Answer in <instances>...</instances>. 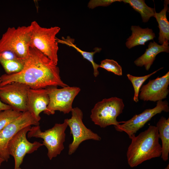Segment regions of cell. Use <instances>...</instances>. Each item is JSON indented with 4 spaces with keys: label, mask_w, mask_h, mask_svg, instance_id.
<instances>
[{
    "label": "cell",
    "mask_w": 169,
    "mask_h": 169,
    "mask_svg": "<svg viewBox=\"0 0 169 169\" xmlns=\"http://www.w3.org/2000/svg\"><path fill=\"white\" fill-rule=\"evenodd\" d=\"M100 67L118 75L120 76L122 74V67L116 61L113 59H105L102 60L100 64Z\"/></svg>",
    "instance_id": "cell-24"
},
{
    "label": "cell",
    "mask_w": 169,
    "mask_h": 169,
    "mask_svg": "<svg viewBox=\"0 0 169 169\" xmlns=\"http://www.w3.org/2000/svg\"><path fill=\"white\" fill-rule=\"evenodd\" d=\"M49 100L46 89L29 90L26 102L27 110L36 121L39 122L40 114L47 110Z\"/></svg>",
    "instance_id": "cell-14"
},
{
    "label": "cell",
    "mask_w": 169,
    "mask_h": 169,
    "mask_svg": "<svg viewBox=\"0 0 169 169\" xmlns=\"http://www.w3.org/2000/svg\"><path fill=\"white\" fill-rule=\"evenodd\" d=\"M31 127V125L28 126L19 131L8 143V152L14 159V169L20 167L26 154L33 153L43 145L38 141L32 143L28 141L26 135Z\"/></svg>",
    "instance_id": "cell-9"
},
{
    "label": "cell",
    "mask_w": 169,
    "mask_h": 169,
    "mask_svg": "<svg viewBox=\"0 0 169 169\" xmlns=\"http://www.w3.org/2000/svg\"><path fill=\"white\" fill-rule=\"evenodd\" d=\"M165 169H169V165H168L165 168Z\"/></svg>",
    "instance_id": "cell-29"
},
{
    "label": "cell",
    "mask_w": 169,
    "mask_h": 169,
    "mask_svg": "<svg viewBox=\"0 0 169 169\" xmlns=\"http://www.w3.org/2000/svg\"><path fill=\"white\" fill-rule=\"evenodd\" d=\"M126 156L128 163L134 167L152 158L159 157L162 153L159 143V135L156 126L150 125L138 136H132Z\"/></svg>",
    "instance_id": "cell-2"
},
{
    "label": "cell",
    "mask_w": 169,
    "mask_h": 169,
    "mask_svg": "<svg viewBox=\"0 0 169 169\" xmlns=\"http://www.w3.org/2000/svg\"><path fill=\"white\" fill-rule=\"evenodd\" d=\"M71 112V118L65 119L70 128V134L73 139L69 146V155L74 153L79 145L84 141L90 139L100 141L101 139L97 134L87 128L84 124L82 120L83 112L79 108H73Z\"/></svg>",
    "instance_id": "cell-8"
},
{
    "label": "cell",
    "mask_w": 169,
    "mask_h": 169,
    "mask_svg": "<svg viewBox=\"0 0 169 169\" xmlns=\"http://www.w3.org/2000/svg\"><path fill=\"white\" fill-rule=\"evenodd\" d=\"M28 111L22 112L21 115L0 131V155L8 161L10 158L8 146L12 137L19 131L29 125H39Z\"/></svg>",
    "instance_id": "cell-12"
},
{
    "label": "cell",
    "mask_w": 169,
    "mask_h": 169,
    "mask_svg": "<svg viewBox=\"0 0 169 169\" xmlns=\"http://www.w3.org/2000/svg\"><path fill=\"white\" fill-rule=\"evenodd\" d=\"M121 1L120 0H91L89 2L88 7L89 8L93 9L99 6L106 7L113 3Z\"/></svg>",
    "instance_id": "cell-25"
},
{
    "label": "cell",
    "mask_w": 169,
    "mask_h": 169,
    "mask_svg": "<svg viewBox=\"0 0 169 169\" xmlns=\"http://www.w3.org/2000/svg\"><path fill=\"white\" fill-rule=\"evenodd\" d=\"M0 63L8 74L18 73L23 67V59L9 60L0 59Z\"/></svg>",
    "instance_id": "cell-22"
},
{
    "label": "cell",
    "mask_w": 169,
    "mask_h": 169,
    "mask_svg": "<svg viewBox=\"0 0 169 169\" xmlns=\"http://www.w3.org/2000/svg\"><path fill=\"white\" fill-rule=\"evenodd\" d=\"M30 88L28 85L18 82L0 86V100L14 110L21 112L27 111L26 102Z\"/></svg>",
    "instance_id": "cell-10"
},
{
    "label": "cell",
    "mask_w": 169,
    "mask_h": 169,
    "mask_svg": "<svg viewBox=\"0 0 169 169\" xmlns=\"http://www.w3.org/2000/svg\"><path fill=\"white\" fill-rule=\"evenodd\" d=\"M169 44L168 42H166L159 45L154 41L150 42L144 53L134 61V64L137 66H144L146 69L148 70L158 54L169 52Z\"/></svg>",
    "instance_id": "cell-15"
},
{
    "label": "cell",
    "mask_w": 169,
    "mask_h": 169,
    "mask_svg": "<svg viewBox=\"0 0 169 169\" xmlns=\"http://www.w3.org/2000/svg\"><path fill=\"white\" fill-rule=\"evenodd\" d=\"M17 169H21L20 167H19V168H17Z\"/></svg>",
    "instance_id": "cell-30"
},
{
    "label": "cell",
    "mask_w": 169,
    "mask_h": 169,
    "mask_svg": "<svg viewBox=\"0 0 169 169\" xmlns=\"http://www.w3.org/2000/svg\"><path fill=\"white\" fill-rule=\"evenodd\" d=\"M65 120L62 124L56 123L52 128L42 131L39 125L31 127L27 133L28 137H35L43 139V145L48 150L47 155L51 160L59 155L64 148L65 131L68 126Z\"/></svg>",
    "instance_id": "cell-5"
},
{
    "label": "cell",
    "mask_w": 169,
    "mask_h": 169,
    "mask_svg": "<svg viewBox=\"0 0 169 169\" xmlns=\"http://www.w3.org/2000/svg\"><path fill=\"white\" fill-rule=\"evenodd\" d=\"M51 86L45 88L49 98L47 110L44 113L48 115H53L55 111L68 114L71 112L73 101L80 91L78 87L69 86L62 88Z\"/></svg>",
    "instance_id": "cell-7"
},
{
    "label": "cell",
    "mask_w": 169,
    "mask_h": 169,
    "mask_svg": "<svg viewBox=\"0 0 169 169\" xmlns=\"http://www.w3.org/2000/svg\"><path fill=\"white\" fill-rule=\"evenodd\" d=\"M125 3H128L141 15L142 22L146 23L151 17H154L156 12L155 8L148 6L144 0H122Z\"/></svg>",
    "instance_id": "cell-20"
},
{
    "label": "cell",
    "mask_w": 169,
    "mask_h": 169,
    "mask_svg": "<svg viewBox=\"0 0 169 169\" xmlns=\"http://www.w3.org/2000/svg\"><path fill=\"white\" fill-rule=\"evenodd\" d=\"M159 138L162 141L161 157L164 161L168 159L169 153V118L162 116L156 124Z\"/></svg>",
    "instance_id": "cell-18"
},
{
    "label": "cell",
    "mask_w": 169,
    "mask_h": 169,
    "mask_svg": "<svg viewBox=\"0 0 169 169\" xmlns=\"http://www.w3.org/2000/svg\"><path fill=\"white\" fill-rule=\"evenodd\" d=\"M169 72L161 77L150 80L143 85L140 91L139 98L144 101L156 102L166 98L169 92Z\"/></svg>",
    "instance_id": "cell-13"
},
{
    "label": "cell",
    "mask_w": 169,
    "mask_h": 169,
    "mask_svg": "<svg viewBox=\"0 0 169 169\" xmlns=\"http://www.w3.org/2000/svg\"><path fill=\"white\" fill-rule=\"evenodd\" d=\"M1 82L0 76V83ZM11 109L9 105H7L3 102L0 100V111Z\"/></svg>",
    "instance_id": "cell-27"
},
{
    "label": "cell",
    "mask_w": 169,
    "mask_h": 169,
    "mask_svg": "<svg viewBox=\"0 0 169 169\" xmlns=\"http://www.w3.org/2000/svg\"><path fill=\"white\" fill-rule=\"evenodd\" d=\"M58 43L66 45L69 47L74 48L79 53L83 56L84 59H85L90 62L93 66L94 70V75L96 77L99 74V72L98 68L100 67V64L96 63L94 60V56L97 53L100 52L101 50V48L95 47L94 49L93 52H88L83 51L78 47L74 44V40L71 38L69 36H67L66 38L62 37L61 39L57 38Z\"/></svg>",
    "instance_id": "cell-19"
},
{
    "label": "cell",
    "mask_w": 169,
    "mask_h": 169,
    "mask_svg": "<svg viewBox=\"0 0 169 169\" xmlns=\"http://www.w3.org/2000/svg\"><path fill=\"white\" fill-rule=\"evenodd\" d=\"M0 59L9 60H20L22 59L18 58L13 52L6 51L0 52Z\"/></svg>",
    "instance_id": "cell-26"
},
{
    "label": "cell",
    "mask_w": 169,
    "mask_h": 169,
    "mask_svg": "<svg viewBox=\"0 0 169 169\" xmlns=\"http://www.w3.org/2000/svg\"><path fill=\"white\" fill-rule=\"evenodd\" d=\"M5 161V160L2 156L0 155V166L1 165L3 162Z\"/></svg>",
    "instance_id": "cell-28"
},
{
    "label": "cell",
    "mask_w": 169,
    "mask_h": 169,
    "mask_svg": "<svg viewBox=\"0 0 169 169\" xmlns=\"http://www.w3.org/2000/svg\"><path fill=\"white\" fill-rule=\"evenodd\" d=\"M30 25L31 27L30 47L37 49L57 65L59 47L56 36L60 28L58 26L43 27L35 21L32 22Z\"/></svg>",
    "instance_id": "cell-3"
},
{
    "label": "cell",
    "mask_w": 169,
    "mask_h": 169,
    "mask_svg": "<svg viewBox=\"0 0 169 169\" xmlns=\"http://www.w3.org/2000/svg\"><path fill=\"white\" fill-rule=\"evenodd\" d=\"M22 113L12 109L0 111V131L19 116Z\"/></svg>",
    "instance_id": "cell-23"
},
{
    "label": "cell",
    "mask_w": 169,
    "mask_h": 169,
    "mask_svg": "<svg viewBox=\"0 0 169 169\" xmlns=\"http://www.w3.org/2000/svg\"><path fill=\"white\" fill-rule=\"evenodd\" d=\"M163 68V67L151 73L140 77L134 76L129 74H127V76L128 79L131 82L134 88V95L133 97V100L135 102H137L139 101V94L140 88L143 83L151 76Z\"/></svg>",
    "instance_id": "cell-21"
},
{
    "label": "cell",
    "mask_w": 169,
    "mask_h": 169,
    "mask_svg": "<svg viewBox=\"0 0 169 169\" xmlns=\"http://www.w3.org/2000/svg\"><path fill=\"white\" fill-rule=\"evenodd\" d=\"M31 39L30 25L9 27L0 39V52L9 51L21 59L28 55Z\"/></svg>",
    "instance_id": "cell-4"
},
{
    "label": "cell",
    "mask_w": 169,
    "mask_h": 169,
    "mask_svg": "<svg viewBox=\"0 0 169 169\" xmlns=\"http://www.w3.org/2000/svg\"><path fill=\"white\" fill-rule=\"evenodd\" d=\"M131 35L126 40V47L130 49L139 45H145L147 42L153 40L156 37L151 29L142 28L139 26H132L131 28Z\"/></svg>",
    "instance_id": "cell-16"
},
{
    "label": "cell",
    "mask_w": 169,
    "mask_h": 169,
    "mask_svg": "<svg viewBox=\"0 0 169 169\" xmlns=\"http://www.w3.org/2000/svg\"><path fill=\"white\" fill-rule=\"evenodd\" d=\"M23 61V67L20 72L0 76V86L13 82L24 84L32 89L68 86L62 80L57 65L35 48L30 47Z\"/></svg>",
    "instance_id": "cell-1"
},
{
    "label": "cell",
    "mask_w": 169,
    "mask_h": 169,
    "mask_svg": "<svg viewBox=\"0 0 169 169\" xmlns=\"http://www.w3.org/2000/svg\"><path fill=\"white\" fill-rule=\"evenodd\" d=\"M162 111L166 112H169L168 103L166 100L158 101L156 106L154 108L146 109L141 113L135 115L128 120L121 121L123 124L114 126L115 129L118 131L125 132L131 138L152 118L156 115L161 113Z\"/></svg>",
    "instance_id": "cell-11"
},
{
    "label": "cell",
    "mask_w": 169,
    "mask_h": 169,
    "mask_svg": "<svg viewBox=\"0 0 169 169\" xmlns=\"http://www.w3.org/2000/svg\"><path fill=\"white\" fill-rule=\"evenodd\" d=\"M124 107L121 99L116 97L104 99L95 104L90 117L95 124L101 128L111 125L116 126L121 123L116 118L122 113Z\"/></svg>",
    "instance_id": "cell-6"
},
{
    "label": "cell",
    "mask_w": 169,
    "mask_h": 169,
    "mask_svg": "<svg viewBox=\"0 0 169 169\" xmlns=\"http://www.w3.org/2000/svg\"><path fill=\"white\" fill-rule=\"evenodd\" d=\"M168 4L169 0H165L163 9L159 13L155 12L154 16L158 24V42L161 45L164 42H168L169 40V22L166 17V12L169 9Z\"/></svg>",
    "instance_id": "cell-17"
}]
</instances>
